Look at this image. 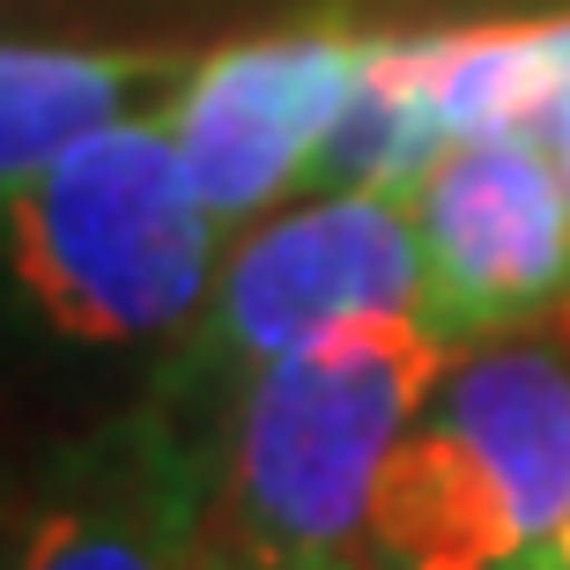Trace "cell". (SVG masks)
Wrapping results in <instances>:
<instances>
[{
	"label": "cell",
	"instance_id": "cell-1",
	"mask_svg": "<svg viewBox=\"0 0 570 570\" xmlns=\"http://www.w3.org/2000/svg\"><path fill=\"white\" fill-rule=\"evenodd\" d=\"M452 371L430 312H356L237 379L223 444V533L245 563L348 556L385 460Z\"/></svg>",
	"mask_w": 570,
	"mask_h": 570
},
{
	"label": "cell",
	"instance_id": "cell-2",
	"mask_svg": "<svg viewBox=\"0 0 570 570\" xmlns=\"http://www.w3.org/2000/svg\"><path fill=\"white\" fill-rule=\"evenodd\" d=\"M164 111L111 119L0 200V267L67 341L186 334L223 245Z\"/></svg>",
	"mask_w": 570,
	"mask_h": 570
},
{
	"label": "cell",
	"instance_id": "cell-3",
	"mask_svg": "<svg viewBox=\"0 0 570 570\" xmlns=\"http://www.w3.org/2000/svg\"><path fill=\"white\" fill-rule=\"evenodd\" d=\"M570 519V341L466 348L371 497L385 570H527Z\"/></svg>",
	"mask_w": 570,
	"mask_h": 570
},
{
	"label": "cell",
	"instance_id": "cell-4",
	"mask_svg": "<svg viewBox=\"0 0 570 570\" xmlns=\"http://www.w3.org/2000/svg\"><path fill=\"white\" fill-rule=\"evenodd\" d=\"M356 312H423V245L407 193H318L253 230L223 259L200 318L178 334L170 379H253L259 363Z\"/></svg>",
	"mask_w": 570,
	"mask_h": 570
},
{
	"label": "cell",
	"instance_id": "cell-5",
	"mask_svg": "<svg viewBox=\"0 0 570 570\" xmlns=\"http://www.w3.org/2000/svg\"><path fill=\"white\" fill-rule=\"evenodd\" d=\"M423 312L452 348L504 341L570 296V186L541 134L452 141L407 193Z\"/></svg>",
	"mask_w": 570,
	"mask_h": 570
},
{
	"label": "cell",
	"instance_id": "cell-6",
	"mask_svg": "<svg viewBox=\"0 0 570 570\" xmlns=\"http://www.w3.org/2000/svg\"><path fill=\"white\" fill-rule=\"evenodd\" d=\"M363 52L371 38H356L348 22H296V30L215 45L208 60L178 75L164 127L223 230L253 223L259 208H275L289 186L312 178L326 134L356 97Z\"/></svg>",
	"mask_w": 570,
	"mask_h": 570
},
{
	"label": "cell",
	"instance_id": "cell-7",
	"mask_svg": "<svg viewBox=\"0 0 570 570\" xmlns=\"http://www.w3.org/2000/svg\"><path fill=\"white\" fill-rule=\"evenodd\" d=\"M215 474L170 407H134L45 466L0 533V570H215Z\"/></svg>",
	"mask_w": 570,
	"mask_h": 570
},
{
	"label": "cell",
	"instance_id": "cell-8",
	"mask_svg": "<svg viewBox=\"0 0 570 570\" xmlns=\"http://www.w3.org/2000/svg\"><path fill=\"white\" fill-rule=\"evenodd\" d=\"M178 75L156 45H0V200Z\"/></svg>",
	"mask_w": 570,
	"mask_h": 570
},
{
	"label": "cell",
	"instance_id": "cell-9",
	"mask_svg": "<svg viewBox=\"0 0 570 570\" xmlns=\"http://www.w3.org/2000/svg\"><path fill=\"white\" fill-rule=\"evenodd\" d=\"M444 148H452V134H444L438 97L423 82L415 38H371L356 97H348L341 127L318 148L312 186L318 193H415Z\"/></svg>",
	"mask_w": 570,
	"mask_h": 570
},
{
	"label": "cell",
	"instance_id": "cell-10",
	"mask_svg": "<svg viewBox=\"0 0 570 570\" xmlns=\"http://www.w3.org/2000/svg\"><path fill=\"white\" fill-rule=\"evenodd\" d=\"M423 82L452 141L489 134H541L556 89V22H482V30H430L415 38Z\"/></svg>",
	"mask_w": 570,
	"mask_h": 570
},
{
	"label": "cell",
	"instance_id": "cell-11",
	"mask_svg": "<svg viewBox=\"0 0 570 570\" xmlns=\"http://www.w3.org/2000/svg\"><path fill=\"white\" fill-rule=\"evenodd\" d=\"M541 141H549L556 170L570 186V16L556 22V89H549V111H541Z\"/></svg>",
	"mask_w": 570,
	"mask_h": 570
},
{
	"label": "cell",
	"instance_id": "cell-12",
	"mask_svg": "<svg viewBox=\"0 0 570 570\" xmlns=\"http://www.w3.org/2000/svg\"><path fill=\"white\" fill-rule=\"evenodd\" d=\"M215 570H356V556H296V563H245V556H223Z\"/></svg>",
	"mask_w": 570,
	"mask_h": 570
},
{
	"label": "cell",
	"instance_id": "cell-13",
	"mask_svg": "<svg viewBox=\"0 0 570 570\" xmlns=\"http://www.w3.org/2000/svg\"><path fill=\"white\" fill-rule=\"evenodd\" d=\"M527 570H570V519H563V533H556V541H549L541 556H533Z\"/></svg>",
	"mask_w": 570,
	"mask_h": 570
}]
</instances>
